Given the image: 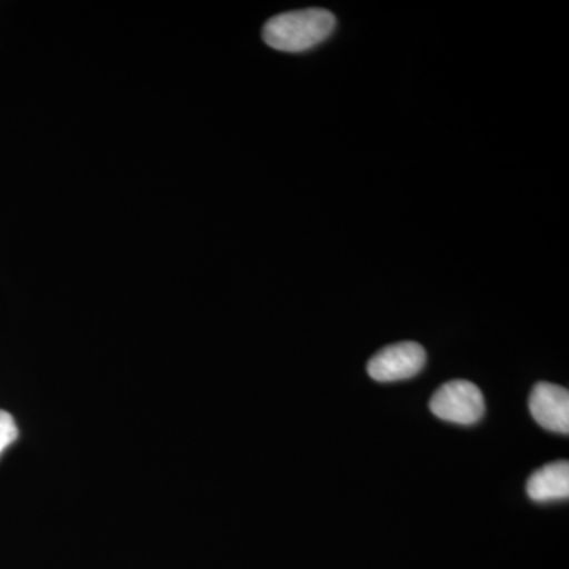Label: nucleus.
I'll return each mask as SVG.
<instances>
[{
  "mask_svg": "<svg viewBox=\"0 0 569 569\" xmlns=\"http://www.w3.org/2000/svg\"><path fill=\"white\" fill-rule=\"evenodd\" d=\"M429 407L437 418L460 426L477 425L486 413L481 389L466 380L449 381L437 389Z\"/></svg>",
  "mask_w": 569,
  "mask_h": 569,
  "instance_id": "nucleus-2",
  "label": "nucleus"
},
{
  "mask_svg": "<svg viewBox=\"0 0 569 569\" xmlns=\"http://www.w3.org/2000/svg\"><path fill=\"white\" fill-rule=\"evenodd\" d=\"M530 413L550 432L569 433V392L557 385L538 383L531 391Z\"/></svg>",
  "mask_w": 569,
  "mask_h": 569,
  "instance_id": "nucleus-4",
  "label": "nucleus"
},
{
  "mask_svg": "<svg viewBox=\"0 0 569 569\" xmlns=\"http://www.w3.org/2000/svg\"><path fill=\"white\" fill-rule=\"evenodd\" d=\"M425 366V348L417 342H400L378 351L367 365V372L372 380L391 383L418 376Z\"/></svg>",
  "mask_w": 569,
  "mask_h": 569,
  "instance_id": "nucleus-3",
  "label": "nucleus"
},
{
  "mask_svg": "<svg viewBox=\"0 0 569 569\" xmlns=\"http://www.w3.org/2000/svg\"><path fill=\"white\" fill-rule=\"evenodd\" d=\"M18 438V427L13 417L7 411L0 410V456Z\"/></svg>",
  "mask_w": 569,
  "mask_h": 569,
  "instance_id": "nucleus-6",
  "label": "nucleus"
},
{
  "mask_svg": "<svg viewBox=\"0 0 569 569\" xmlns=\"http://www.w3.org/2000/svg\"><path fill=\"white\" fill-rule=\"evenodd\" d=\"M336 28L331 11L307 9L288 11L266 22L263 39L268 47L283 52H302L328 39Z\"/></svg>",
  "mask_w": 569,
  "mask_h": 569,
  "instance_id": "nucleus-1",
  "label": "nucleus"
},
{
  "mask_svg": "<svg viewBox=\"0 0 569 569\" xmlns=\"http://www.w3.org/2000/svg\"><path fill=\"white\" fill-rule=\"evenodd\" d=\"M527 493L533 501L567 500L569 497V463L567 460L548 463L531 475Z\"/></svg>",
  "mask_w": 569,
  "mask_h": 569,
  "instance_id": "nucleus-5",
  "label": "nucleus"
}]
</instances>
